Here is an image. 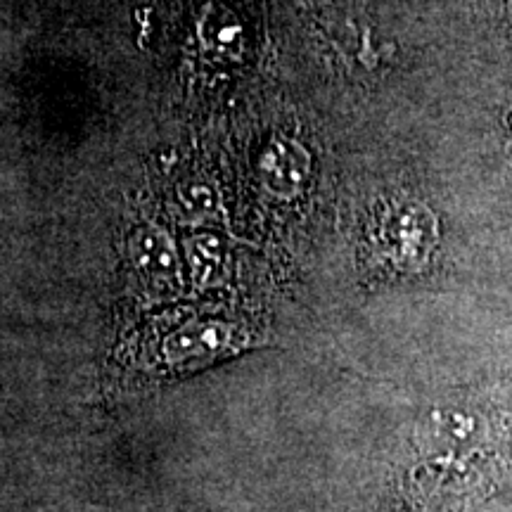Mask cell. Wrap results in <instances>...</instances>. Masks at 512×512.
I'll return each instance as SVG.
<instances>
[{"mask_svg": "<svg viewBox=\"0 0 512 512\" xmlns=\"http://www.w3.org/2000/svg\"><path fill=\"white\" fill-rule=\"evenodd\" d=\"M126 256L147 297L171 299L181 292L183 259L164 228L155 223L133 228L126 238Z\"/></svg>", "mask_w": 512, "mask_h": 512, "instance_id": "cell-1", "label": "cell"}, {"mask_svg": "<svg viewBox=\"0 0 512 512\" xmlns=\"http://www.w3.org/2000/svg\"><path fill=\"white\" fill-rule=\"evenodd\" d=\"M240 337L242 332L233 325L223 323V320H188L164 339L159 358H162L166 368L174 370L200 368L202 363H209L238 349Z\"/></svg>", "mask_w": 512, "mask_h": 512, "instance_id": "cell-2", "label": "cell"}, {"mask_svg": "<svg viewBox=\"0 0 512 512\" xmlns=\"http://www.w3.org/2000/svg\"><path fill=\"white\" fill-rule=\"evenodd\" d=\"M311 171L306 147L287 136H275L256 159V181L273 200H294Z\"/></svg>", "mask_w": 512, "mask_h": 512, "instance_id": "cell-3", "label": "cell"}, {"mask_svg": "<svg viewBox=\"0 0 512 512\" xmlns=\"http://www.w3.org/2000/svg\"><path fill=\"white\" fill-rule=\"evenodd\" d=\"M221 197L216 188L202 178H188L174 188L171 195V211L178 221L188 223V226H200L209 223L219 216Z\"/></svg>", "mask_w": 512, "mask_h": 512, "instance_id": "cell-4", "label": "cell"}, {"mask_svg": "<svg viewBox=\"0 0 512 512\" xmlns=\"http://www.w3.org/2000/svg\"><path fill=\"white\" fill-rule=\"evenodd\" d=\"M185 261H188V271L197 287L219 285L223 268H226L223 242L209 233L195 235V238L185 240Z\"/></svg>", "mask_w": 512, "mask_h": 512, "instance_id": "cell-5", "label": "cell"}, {"mask_svg": "<svg viewBox=\"0 0 512 512\" xmlns=\"http://www.w3.org/2000/svg\"><path fill=\"white\" fill-rule=\"evenodd\" d=\"M202 36L207 48L216 53H238L242 50V24L235 19L233 12L219 10L216 15H207L202 27Z\"/></svg>", "mask_w": 512, "mask_h": 512, "instance_id": "cell-6", "label": "cell"}]
</instances>
